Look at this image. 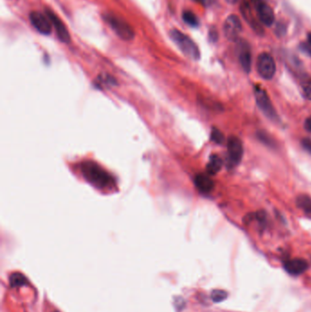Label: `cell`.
I'll use <instances>...</instances> for the list:
<instances>
[{"mask_svg":"<svg viewBox=\"0 0 311 312\" xmlns=\"http://www.w3.org/2000/svg\"><path fill=\"white\" fill-rule=\"evenodd\" d=\"M228 1V3L229 4H235V3H237L239 0H227Z\"/></svg>","mask_w":311,"mask_h":312,"instance_id":"28","label":"cell"},{"mask_svg":"<svg viewBox=\"0 0 311 312\" xmlns=\"http://www.w3.org/2000/svg\"><path fill=\"white\" fill-rule=\"evenodd\" d=\"M182 17H183V21L186 23L187 25H189L190 27L196 28L199 26V19H198V17L195 16V13L189 11V10H186V11L183 12Z\"/></svg>","mask_w":311,"mask_h":312,"instance_id":"18","label":"cell"},{"mask_svg":"<svg viewBox=\"0 0 311 312\" xmlns=\"http://www.w3.org/2000/svg\"><path fill=\"white\" fill-rule=\"evenodd\" d=\"M223 30L228 40L235 41L238 39L239 34L242 31V24L238 17L235 15L229 16L224 23Z\"/></svg>","mask_w":311,"mask_h":312,"instance_id":"8","label":"cell"},{"mask_svg":"<svg viewBox=\"0 0 311 312\" xmlns=\"http://www.w3.org/2000/svg\"><path fill=\"white\" fill-rule=\"evenodd\" d=\"M251 5L255 8L259 21L270 27L275 21V14L271 6L265 0H251Z\"/></svg>","mask_w":311,"mask_h":312,"instance_id":"6","label":"cell"},{"mask_svg":"<svg viewBox=\"0 0 311 312\" xmlns=\"http://www.w3.org/2000/svg\"><path fill=\"white\" fill-rule=\"evenodd\" d=\"M255 96H256V104L261 112L272 121H278V116L272 105L271 100L267 94V90L263 89L261 86L255 87Z\"/></svg>","mask_w":311,"mask_h":312,"instance_id":"4","label":"cell"},{"mask_svg":"<svg viewBox=\"0 0 311 312\" xmlns=\"http://www.w3.org/2000/svg\"><path fill=\"white\" fill-rule=\"evenodd\" d=\"M211 140L217 145H222L225 142V136L222 132L217 128L212 129Z\"/></svg>","mask_w":311,"mask_h":312,"instance_id":"20","label":"cell"},{"mask_svg":"<svg viewBox=\"0 0 311 312\" xmlns=\"http://www.w3.org/2000/svg\"><path fill=\"white\" fill-rule=\"evenodd\" d=\"M256 68L258 74L265 79H271L276 74V62L267 52H263L258 56Z\"/></svg>","mask_w":311,"mask_h":312,"instance_id":"5","label":"cell"},{"mask_svg":"<svg viewBox=\"0 0 311 312\" xmlns=\"http://www.w3.org/2000/svg\"><path fill=\"white\" fill-rule=\"evenodd\" d=\"M256 137L261 142L262 144H264L267 147H270L272 149L277 148V142L266 131H258L256 133Z\"/></svg>","mask_w":311,"mask_h":312,"instance_id":"17","label":"cell"},{"mask_svg":"<svg viewBox=\"0 0 311 312\" xmlns=\"http://www.w3.org/2000/svg\"><path fill=\"white\" fill-rule=\"evenodd\" d=\"M308 40H309V43L311 46V33L309 34V36H308Z\"/></svg>","mask_w":311,"mask_h":312,"instance_id":"29","label":"cell"},{"mask_svg":"<svg viewBox=\"0 0 311 312\" xmlns=\"http://www.w3.org/2000/svg\"><path fill=\"white\" fill-rule=\"evenodd\" d=\"M81 173L86 180L97 188L103 189L114 185V180L111 175L94 162H83L81 164Z\"/></svg>","mask_w":311,"mask_h":312,"instance_id":"1","label":"cell"},{"mask_svg":"<svg viewBox=\"0 0 311 312\" xmlns=\"http://www.w3.org/2000/svg\"><path fill=\"white\" fill-rule=\"evenodd\" d=\"M45 11H46V15L50 18V22L52 24V27L55 28L58 38L64 43H69L71 40V36H70L69 30L67 29V27L65 26V24L51 9L46 8Z\"/></svg>","mask_w":311,"mask_h":312,"instance_id":"9","label":"cell"},{"mask_svg":"<svg viewBox=\"0 0 311 312\" xmlns=\"http://www.w3.org/2000/svg\"><path fill=\"white\" fill-rule=\"evenodd\" d=\"M209 36H210V39H211L213 41H216V40H217V33L216 30H211L210 33H209Z\"/></svg>","mask_w":311,"mask_h":312,"instance_id":"26","label":"cell"},{"mask_svg":"<svg viewBox=\"0 0 311 312\" xmlns=\"http://www.w3.org/2000/svg\"><path fill=\"white\" fill-rule=\"evenodd\" d=\"M302 50H304L305 52H307L310 56L311 57V49L309 46H306V45H302Z\"/></svg>","mask_w":311,"mask_h":312,"instance_id":"27","label":"cell"},{"mask_svg":"<svg viewBox=\"0 0 311 312\" xmlns=\"http://www.w3.org/2000/svg\"><path fill=\"white\" fill-rule=\"evenodd\" d=\"M228 153L229 162L232 165H237L241 162L244 155V147L238 137H229L228 141Z\"/></svg>","mask_w":311,"mask_h":312,"instance_id":"7","label":"cell"},{"mask_svg":"<svg viewBox=\"0 0 311 312\" xmlns=\"http://www.w3.org/2000/svg\"><path fill=\"white\" fill-rule=\"evenodd\" d=\"M195 184L201 193L208 194L215 187V183L211 177L206 173H199L195 176Z\"/></svg>","mask_w":311,"mask_h":312,"instance_id":"14","label":"cell"},{"mask_svg":"<svg viewBox=\"0 0 311 312\" xmlns=\"http://www.w3.org/2000/svg\"><path fill=\"white\" fill-rule=\"evenodd\" d=\"M27 283V279L21 274L16 273L12 275L10 278V284L12 287H18Z\"/></svg>","mask_w":311,"mask_h":312,"instance_id":"21","label":"cell"},{"mask_svg":"<svg viewBox=\"0 0 311 312\" xmlns=\"http://www.w3.org/2000/svg\"><path fill=\"white\" fill-rule=\"evenodd\" d=\"M297 206H299L309 218H311V197L308 195H300L297 197Z\"/></svg>","mask_w":311,"mask_h":312,"instance_id":"16","label":"cell"},{"mask_svg":"<svg viewBox=\"0 0 311 312\" xmlns=\"http://www.w3.org/2000/svg\"><path fill=\"white\" fill-rule=\"evenodd\" d=\"M239 62L244 72L246 73H250L251 65H252V55H251L250 48L248 44L244 41H241L239 44Z\"/></svg>","mask_w":311,"mask_h":312,"instance_id":"13","label":"cell"},{"mask_svg":"<svg viewBox=\"0 0 311 312\" xmlns=\"http://www.w3.org/2000/svg\"><path fill=\"white\" fill-rule=\"evenodd\" d=\"M29 20L39 33L43 35H50L51 33L52 24L46 14L37 11L31 12L29 15Z\"/></svg>","mask_w":311,"mask_h":312,"instance_id":"10","label":"cell"},{"mask_svg":"<svg viewBox=\"0 0 311 312\" xmlns=\"http://www.w3.org/2000/svg\"><path fill=\"white\" fill-rule=\"evenodd\" d=\"M195 1H197V2H199L201 3L202 5H204V6H210L213 4V2L215 1V0H195Z\"/></svg>","mask_w":311,"mask_h":312,"instance_id":"25","label":"cell"},{"mask_svg":"<svg viewBox=\"0 0 311 312\" xmlns=\"http://www.w3.org/2000/svg\"><path fill=\"white\" fill-rule=\"evenodd\" d=\"M170 36L172 41L177 45L178 48L181 50L185 56L188 57L194 61L199 60L200 58L199 49L187 35L181 32L178 29H172L170 32Z\"/></svg>","mask_w":311,"mask_h":312,"instance_id":"2","label":"cell"},{"mask_svg":"<svg viewBox=\"0 0 311 312\" xmlns=\"http://www.w3.org/2000/svg\"><path fill=\"white\" fill-rule=\"evenodd\" d=\"M304 126H305V129L307 131H308V132L311 133V115L310 117L308 118L307 120H306Z\"/></svg>","mask_w":311,"mask_h":312,"instance_id":"24","label":"cell"},{"mask_svg":"<svg viewBox=\"0 0 311 312\" xmlns=\"http://www.w3.org/2000/svg\"><path fill=\"white\" fill-rule=\"evenodd\" d=\"M301 145L308 153L311 154V139L310 138H304L301 141Z\"/></svg>","mask_w":311,"mask_h":312,"instance_id":"23","label":"cell"},{"mask_svg":"<svg viewBox=\"0 0 311 312\" xmlns=\"http://www.w3.org/2000/svg\"><path fill=\"white\" fill-rule=\"evenodd\" d=\"M303 89L305 91V94L309 99H311V79L307 80L303 84Z\"/></svg>","mask_w":311,"mask_h":312,"instance_id":"22","label":"cell"},{"mask_svg":"<svg viewBox=\"0 0 311 312\" xmlns=\"http://www.w3.org/2000/svg\"><path fill=\"white\" fill-rule=\"evenodd\" d=\"M283 267L287 273L297 277L305 273L309 268V263L303 258H293L285 261Z\"/></svg>","mask_w":311,"mask_h":312,"instance_id":"11","label":"cell"},{"mask_svg":"<svg viewBox=\"0 0 311 312\" xmlns=\"http://www.w3.org/2000/svg\"><path fill=\"white\" fill-rule=\"evenodd\" d=\"M104 19L120 38L125 40H131L134 38V29L122 18L113 16L112 14H107L104 16Z\"/></svg>","mask_w":311,"mask_h":312,"instance_id":"3","label":"cell"},{"mask_svg":"<svg viewBox=\"0 0 311 312\" xmlns=\"http://www.w3.org/2000/svg\"><path fill=\"white\" fill-rule=\"evenodd\" d=\"M222 166V159L217 155H213V156H210L208 163L206 165V171H207L208 174L214 175L221 170Z\"/></svg>","mask_w":311,"mask_h":312,"instance_id":"15","label":"cell"},{"mask_svg":"<svg viewBox=\"0 0 311 312\" xmlns=\"http://www.w3.org/2000/svg\"><path fill=\"white\" fill-rule=\"evenodd\" d=\"M228 298V292L224 290H215L212 291L211 299L214 302H222Z\"/></svg>","mask_w":311,"mask_h":312,"instance_id":"19","label":"cell"},{"mask_svg":"<svg viewBox=\"0 0 311 312\" xmlns=\"http://www.w3.org/2000/svg\"><path fill=\"white\" fill-rule=\"evenodd\" d=\"M240 10H241V13L245 19V21L250 25L251 28H253L256 33H264V30L262 28L261 25L258 23L256 17L254 16V13L252 10V5L247 0H245L242 3Z\"/></svg>","mask_w":311,"mask_h":312,"instance_id":"12","label":"cell"}]
</instances>
